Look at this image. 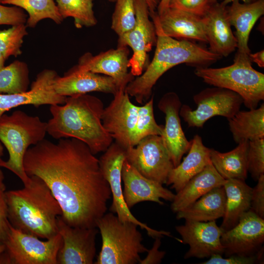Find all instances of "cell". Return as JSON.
<instances>
[{
	"mask_svg": "<svg viewBox=\"0 0 264 264\" xmlns=\"http://www.w3.org/2000/svg\"><path fill=\"white\" fill-rule=\"evenodd\" d=\"M23 166L28 176H37L46 183L67 224L96 227L111 193L99 159L84 142L74 138H61L57 143L44 139L28 149Z\"/></svg>",
	"mask_w": 264,
	"mask_h": 264,
	"instance_id": "1",
	"label": "cell"
},
{
	"mask_svg": "<svg viewBox=\"0 0 264 264\" xmlns=\"http://www.w3.org/2000/svg\"><path fill=\"white\" fill-rule=\"evenodd\" d=\"M104 109L102 101L95 96H67L65 104L50 105L52 118L47 122V132L57 139H78L94 155L104 152L113 138L103 125Z\"/></svg>",
	"mask_w": 264,
	"mask_h": 264,
	"instance_id": "2",
	"label": "cell"
},
{
	"mask_svg": "<svg viewBox=\"0 0 264 264\" xmlns=\"http://www.w3.org/2000/svg\"><path fill=\"white\" fill-rule=\"evenodd\" d=\"M157 40L154 54L144 72L129 83L125 91L139 104L149 99L152 89L160 77L167 70L181 64L197 67H206L221 57L205 47L185 40H177L166 35L152 13Z\"/></svg>",
	"mask_w": 264,
	"mask_h": 264,
	"instance_id": "3",
	"label": "cell"
},
{
	"mask_svg": "<svg viewBox=\"0 0 264 264\" xmlns=\"http://www.w3.org/2000/svg\"><path fill=\"white\" fill-rule=\"evenodd\" d=\"M29 177L23 188L5 191L8 220L17 230L49 239L58 233L57 220L62 210L43 180Z\"/></svg>",
	"mask_w": 264,
	"mask_h": 264,
	"instance_id": "4",
	"label": "cell"
},
{
	"mask_svg": "<svg viewBox=\"0 0 264 264\" xmlns=\"http://www.w3.org/2000/svg\"><path fill=\"white\" fill-rule=\"evenodd\" d=\"M47 132V122L38 116H30L17 110L11 115L0 116V141L6 147L9 158L0 160V167L15 174L24 185L31 181L23 166L24 155L31 145H35L44 139Z\"/></svg>",
	"mask_w": 264,
	"mask_h": 264,
	"instance_id": "5",
	"label": "cell"
},
{
	"mask_svg": "<svg viewBox=\"0 0 264 264\" xmlns=\"http://www.w3.org/2000/svg\"><path fill=\"white\" fill-rule=\"evenodd\" d=\"M137 226L131 221H121L113 213H105L96 223L102 244L94 264H139L140 254L148 250L142 243Z\"/></svg>",
	"mask_w": 264,
	"mask_h": 264,
	"instance_id": "6",
	"label": "cell"
},
{
	"mask_svg": "<svg viewBox=\"0 0 264 264\" xmlns=\"http://www.w3.org/2000/svg\"><path fill=\"white\" fill-rule=\"evenodd\" d=\"M194 72L209 85L237 93L250 110L257 108L264 99V74L253 68L249 56L236 54L230 66L197 67Z\"/></svg>",
	"mask_w": 264,
	"mask_h": 264,
	"instance_id": "7",
	"label": "cell"
},
{
	"mask_svg": "<svg viewBox=\"0 0 264 264\" xmlns=\"http://www.w3.org/2000/svg\"><path fill=\"white\" fill-rule=\"evenodd\" d=\"M62 243L59 233L43 241L10 225L4 243L5 250L0 255V264H57V255Z\"/></svg>",
	"mask_w": 264,
	"mask_h": 264,
	"instance_id": "8",
	"label": "cell"
},
{
	"mask_svg": "<svg viewBox=\"0 0 264 264\" xmlns=\"http://www.w3.org/2000/svg\"><path fill=\"white\" fill-rule=\"evenodd\" d=\"M197 107L192 110L182 105L179 115L188 127L201 128L210 118L221 116L229 119L238 111L243 103L242 98L230 90L215 87L203 89L193 97Z\"/></svg>",
	"mask_w": 264,
	"mask_h": 264,
	"instance_id": "9",
	"label": "cell"
},
{
	"mask_svg": "<svg viewBox=\"0 0 264 264\" xmlns=\"http://www.w3.org/2000/svg\"><path fill=\"white\" fill-rule=\"evenodd\" d=\"M126 156V149L115 142L111 144L99 159L102 172L109 184L112 196L110 211L115 213L121 221L132 222L145 229L152 237L162 238L164 235L171 237L169 232L154 230L138 220L127 206L121 185L122 169Z\"/></svg>",
	"mask_w": 264,
	"mask_h": 264,
	"instance_id": "10",
	"label": "cell"
},
{
	"mask_svg": "<svg viewBox=\"0 0 264 264\" xmlns=\"http://www.w3.org/2000/svg\"><path fill=\"white\" fill-rule=\"evenodd\" d=\"M126 160L145 177L166 184L174 167L161 136L150 135L126 150Z\"/></svg>",
	"mask_w": 264,
	"mask_h": 264,
	"instance_id": "11",
	"label": "cell"
},
{
	"mask_svg": "<svg viewBox=\"0 0 264 264\" xmlns=\"http://www.w3.org/2000/svg\"><path fill=\"white\" fill-rule=\"evenodd\" d=\"M136 23L129 31L118 37L117 46H129L132 55L129 59L130 72L135 77L141 75L148 64V53L156 44L157 36L149 9L145 0H134Z\"/></svg>",
	"mask_w": 264,
	"mask_h": 264,
	"instance_id": "12",
	"label": "cell"
},
{
	"mask_svg": "<svg viewBox=\"0 0 264 264\" xmlns=\"http://www.w3.org/2000/svg\"><path fill=\"white\" fill-rule=\"evenodd\" d=\"M125 89L113 95L104 109L103 125L115 142L126 150L134 147V138L138 120L139 106L132 103Z\"/></svg>",
	"mask_w": 264,
	"mask_h": 264,
	"instance_id": "13",
	"label": "cell"
},
{
	"mask_svg": "<svg viewBox=\"0 0 264 264\" xmlns=\"http://www.w3.org/2000/svg\"><path fill=\"white\" fill-rule=\"evenodd\" d=\"M220 242L225 257L247 256L264 252V219L248 210L231 229L223 232Z\"/></svg>",
	"mask_w": 264,
	"mask_h": 264,
	"instance_id": "14",
	"label": "cell"
},
{
	"mask_svg": "<svg viewBox=\"0 0 264 264\" xmlns=\"http://www.w3.org/2000/svg\"><path fill=\"white\" fill-rule=\"evenodd\" d=\"M58 233L62 243L57 255V264H92L96 255V227L70 226L63 219L57 218Z\"/></svg>",
	"mask_w": 264,
	"mask_h": 264,
	"instance_id": "15",
	"label": "cell"
},
{
	"mask_svg": "<svg viewBox=\"0 0 264 264\" xmlns=\"http://www.w3.org/2000/svg\"><path fill=\"white\" fill-rule=\"evenodd\" d=\"M175 228L181 237V242L189 246L184 256L185 259H203L223 254L220 242L223 231L215 220L203 222L185 220L184 225L176 226Z\"/></svg>",
	"mask_w": 264,
	"mask_h": 264,
	"instance_id": "16",
	"label": "cell"
},
{
	"mask_svg": "<svg viewBox=\"0 0 264 264\" xmlns=\"http://www.w3.org/2000/svg\"><path fill=\"white\" fill-rule=\"evenodd\" d=\"M130 50L128 46H119L96 55L90 52L83 54L77 65L73 67L80 71H88L113 78L119 89H125L134 76L128 71Z\"/></svg>",
	"mask_w": 264,
	"mask_h": 264,
	"instance_id": "17",
	"label": "cell"
},
{
	"mask_svg": "<svg viewBox=\"0 0 264 264\" xmlns=\"http://www.w3.org/2000/svg\"><path fill=\"white\" fill-rule=\"evenodd\" d=\"M58 76L52 69L39 72L29 90L17 94H0V116L6 111L20 106L31 105L38 107L44 105H63L66 97L57 94L54 83Z\"/></svg>",
	"mask_w": 264,
	"mask_h": 264,
	"instance_id": "18",
	"label": "cell"
},
{
	"mask_svg": "<svg viewBox=\"0 0 264 264\" xmlns=\"http://www.w3.org/2000/svg\"><path fill=\"white\" fill-rule=\"evenodd\" d=\"M181 106L178 96L174 92L164 94L158 103L159 110L165 115V124L161 136L174 167L180 163L191 144L182 129L179 115Z\"/></svg>",
	"mask_w": 264,
	"mask_h": 264,
	"instance_id": "19",
	"label": "cell"
},
{
	"mask_svg": "<svg viewBox=\"0 0 264 264\" xmlns=\"http://www.w3.org/2000/svg\"><path fill=\"white\" fill-rule=\"evenodd\" d=\"M122 180L124 200L129 209L145 201L163 205L161 198L172 201L175 196L162 184L143 176L126 159L122 169Z\"/></svg>",
	"mask_w": 264,
	"mask_h": 264,
	"instance_id": "20",
	"label": "cell"
},
{
	"mask_svg": "<svg viewBox=\"0 0 264 264\" xmlns=\"http://www.w3.org/2000/svg\"><path fill=\"white\" fill-rule=\"evenodd\" d=\"M56 92L71 96L97 91L114 95L119 90L115 80L108 76L88 71L70 69L63 76L56 77L54 83Z\"/></svg>",
	"mask_w": 264,
	"mask_h": 264,
	"instance_id": "21",
	"label": "cell"
},
{
	"mask_svg": "<svg viewBox=\"0 0 264 264\" xmlns=\"http://www.w3.org/2000/svg\"><path fill=\"white\" fill-rule=\"evenodd\" d=\"M150 13L154 15L166 35L178 40L208 43L203 17L169 7L160 14L155 11Z\"/></svg>",
	"mask_w": 264,
	"mask_h": 264,
	"instance_id": "22",
	"label": "cell"
},
{
	"mask_svg": "<svg viewBox=\"0 0 264 264\" xmlns=\"http://www.w3.org/2000/svg\"><path fill=\"white\" fill-rule=\"evenodd\" d=\"M209 50L227 57L237 47V40L228 19L226 6L217 2L203 16Z\"/></svg>",
	"mask_w": 264,
	"mask_h": 264,
	"instance_id": "23",
	"label": "cell"
},
{
	"mask_svg": "<svg viewBox=\"0 0 264 264\" xmlns=\"http://www.w3.org/2000/svg\"><path fill=\"white\" fill-rule=\"evenodd\" d=\"M231 3L230 6H226V10L231 25L236 29V54L248 56L251 53L248 45L249 35L257 20L264 14V0L248 3L234 0Z\"/></svg>",
	"mask_w": 264,
	"mask_h": 264,
	"instance_id": "24",
	"label": "cell"
},
{
	"mask_svg": "<svg viewBox=\"0 0 264 264\" xmlns=\"http://www.w3.org/2000/svg\"><path fill=\"white\" fill-rule=\"evenodd\" d=\"M191 143L187 155L173 168L167 178L166 184L171 185L176 192L211 162L210 149L204 145L199 135H195Z\"/></svg>",
	"mask_w": 264,
	"mask_h": 264,
	"instance_id": "25",
	"label": "cell"
},
{
	"mask_svg": "<svg viewBox=\"0 0 264 264\" xmlns=\"http://www.w3.org/2000/svg\"><path fill=\"white\" fill-rule=\"evenodd\" d=\"M225 181L211 162L176 192L172 201V211L177 213L213 188L223 186Z\"/></svg>",
	"mask_w": 264,
	"mask_h": 264,
	"instance_id": "26",
	"label": "cell"
},
{
	"mask_svg": "<svg viewBox=\"0 0 264 264\" xmlns=\"http://www.w3.org/2000/svg\"><path fill=\"white\" fill-rule=\"evenodd\" d=\"M226 204L223 186L213 188L196 201L176 213L177 220L210 221L222 218Z\"/></svg>",
	"mask_w": 264,
	"mask_h": 264,
	"instance_id": "27",
	"label": "cell"
},
{
	"mask_svg": "<svg viewBox=\"0 0 264 264\" xmlns=\"http://www.w3.org/2000/svg\"><path fill=\"white\" fill-rule=\"evenodd\" d=\"M223 187L226 204L220 228L225 232L235 226L242 215L249 210L252 188L245 180L238 179L226 180Z\"/></svg>",
	"mask_w": 264,
	"mask_h": 264,
	"instance_id": "28",
	"label": "cell"
},
{
	"mask_svg": "<svg viewBox=\"0 0 264 264\" xmlns=\"http://www.w3.org/2000/svg\"><path fill=\"white\" fill-rule=\"evenodd\" d=\"M248 141H241L235 148L226 153H220L210 149L211 163L224 179L243 180L246 179L248 173L247 154Z\"/></svg>",
	"mask_w": 264,
	"mask_h": 264,
	"instance_id": "29",
	"label": "cell"
},
{
	"mask_svg": "<svg viewBox=\"0 0 264 264\" xmlns=\"http://www.w3.org/2000/svg\"><path fill=\"white\" fill-rule=\"evenodd\" d=\"M234 141H251L264 138V104L249 110L238 111L227 119Z\"/></svg>",
	"mask_w": 264,
	"mask_h": 264,
	"instance_id": "30",
	"label": "cell"
},
{
	"mask_svg": "<svg viewBox=\"0 0 264 264\" xmlns=\"http://www.w3.org/2000/svg\"><path fill=\"white\" fill-rule=\"evenodd\" d=\"M0 3L25 10L28 15L25 23L27 27L34 28L45 19H51L56 24H61L64 20L54 0H1Z\"/></svg>",
	"mask_w": 264,
	"mask_h": 264,
	"instance_id": "31",
	"label": "cell"
},
{
	"mask_svg": "<svg viewBox=\"0 0 264 264\" xmlns=\"http://www.w3.org/2000/svg\"><path fill=\"white\" fill-rule=\"evenodd\" d=\"M29 70L26 63L16 60L0 69V94H17L28 90Z\"/></svg>",
	"mask_w": 264,
	"mask_h": 264,
	"instance_id": "32",
	"label": "cell"
},
{
	"mask_svg": "<svg viewBox=\"0 0 264 264\" xmlns=\"http://www.w3.org/2000/svg\"><path fill=\"white\" fill-rule=\"evenodd\" d=\"M60 14L64 19L72 17L76 28L91 27L97 20L93 11V0H55Z\"/></svg>",
	"mask_w": 264,
	"mask_h": 264,
	"instance_id": "33",
	"label": "cell"
},
{
	"mask_svg": "<svg viewBox=\"0 0 264 264\" xmlns=\"http://www.w3.org/2000/svg\"><path fill=\"white\" fill-rule=\"evenodd\" d=\"M111 28L119 36L132 29L136 23L134 0H116Z\"/></svg>",
	"mask_w": 264,
	"mask_h": 264,
	"instance_id": "34",
	"label": "cell"
},
{
	"mask_svg": "<svg viewBox=\"0 0 264 264\" xmlns=\"http://www.w3.org/2000/svg\"><path fill=\"white\" fill-rule=\"evenodd\" d=\"M154 97L144 105L139 106L138 120L134 138L135 146L143 138L150 135L162 134L163 125H159L156 122L154 114Z\"/></svg>",
	"mask_w": 264,
	"mask_h": 264,
	"instance_id": "35",
	"label": "cell"
},
{
	"mask_svg": "<svg viewBox=\"0 0 264 264\" xmlns=\"http://www.w3.org/2000/svg\"><path fill=\"white\" fill-rule=\"evenodd\" d=\"M25 24H20L0 30V53L6 60L22 53L21 47L24 37L28 34Z\"/></svg>",
	"mask_w": 264,
	"mask_h": 264,
	"instance_id": "36",
	"label": "cell"
},
{
	"mask_svg": "<svg viewBox=\"0 0 264 264\" xmlns=\"http://www.w3.org/2000/svg\"><path fill=\"white\" fill-rule=\"evenodd\" d=\"M247 159L248 172L256 181L264 174V138L248 141Z\"/></svg>",
	"mask_w": 264,
	"mask_h": 264,
	"instance_id": "37",
	"label": "cell"
},
{
	"mask_svg": "<svg viewBox=\"0 0 264 264\" xmlns=\"http://www.w3.org/2000/svg\"><path fill=\"white\" fill-rule=\"evenodd\" d=\"M218 0H170L169 7L204 16Z\"/></svg>",
	"mask_w": 264,
	"mask_h": 264,
	"instance_id": "38",
	"label": "cell"
},
{
	"mask_svg": "<svg viewBox=\"0 0 264 264\" xmlns=\"http://www.w3.org/2000/svg\"><path fill=\"white\" fill-rule=\"evenodd\" d=\"M27 15L19 7L7 6L0 3V25H15L25 24Z\"/></svg>",
	"mask_w": 264,
	"mask_h": 264,
	"instance_id": "39",
	"label": "cell"
},
{
	"mask_svg": "<svg viewBox=\"0 0 264 264\" xmlns=\"http://www.w3.org/2000/svg\"><path fill=\"white\" fill-rule=\"evenodd\" d=\"M263 252L256 255L243 256L233 255L223 258L222 255L215 254L209 260L202 263V264H253L260 262L262 259Z\"/></svg>",
	"mask_w": 264,
	"mask_h": 264,
	"instance_id": "40",
	"label": "cell"
},
{
	"mask_svg": "<svg viewBox=\"0 0 264 264\" xmlns=\"http://www.w3.org/2000/svg\"><path fill=\"white\" fill-rule=\"evenodd\" d=\"M257 181V185L252 188L249 210L264 219V174Z\"/></svg>",
	"mask_w": 264,
	"mask_h": 264,
	"instance_id": "41",
	"label": "cell"
},
{
	"mask_svg": "<svg viewBox=\"0 0 264 264\" xmlns=\"http://www.w3.org/2000/svg\"><path fill=\"white\" fill-rule=\"evenodd\" d=\"M5 191L0 188V244H3L8 237L11 225L8 218Z\"/></svg>",
	"mask_w": 264,
	"mask_h": 264,
	"instance_id": "42",
	"label": "cell"
},
{
	"mask_svg": "<svg viewBox=\"0 0 264 264\" xmlns=\"http://www.w3.org/2000/svg\"><path fill=\"white\" fill-rule=\"evenodd\" d=\"M152 248L147 251L148 254L143 260H141L140 264H156L161 262L165 255V252L159 251L161 244V238L156 237Z\"/></svg>",
	"mask_w": 264,
	"mask_h": 264,
	"instance_id": "43",
	"label": "cell"
},
{
	"mask_svg": "<svg viewBox=\"0 0 264 264\" xmlns=\"http://www.w3.org/2000/svg\"><path fill=\"white\" fill-rule=\"evenodd\" d=\"M248 56L251 62H255L261 67H264V49L255 53H250Z\"/></svg>",
	"mask_w": 264,
	"mask_h": 264,
	"instance_id": "44",
	"label": "cell"
},
{
	"mask_svg": "<svg viewBox=\"0 0 264 264\" xmlns=\"http://www.w3.org/2000/svg\"><path fill=\"white\" fill-rule=\"evenodd\" d=\"M110 2H115L116 0H108ZM149 9L150 12L155 11L160 0H145Z\"/></svg>",
	"mask_w": 264,
	"mask_h": 264,
	"instance_id": "45",
	"label": "cell"
},
{
	"mask_svg": "<svg viewBox=\"0 0 264 264\" xmlns=\"http://www.w3.org/2000/svg\"><path fill=\"white\" fill-rule=\"evenodd\" d=\"M4 149L2 143L0 141V160L3 155ZM4 175L2 171L0 169V188L6 190V186L4 183Z\"/></svg>",
	"mask_w": 264,
	"mask_h": 264,
	"instance_id": "46",
	"label": "cell"
},
{
	"mask_svg": "<svg viewBox=\"0 0 264 264\" xmlns=\"http://www.w3.org/2000/svg\"><path fill=\"white\" fill-rule=\"evenodd\" d=\"M169 1L170 0H160L157 8L158 14L162 13L169 8Z\"/></svg>",
	"mask_w": 264,
	"mask_h": 264,
	"instance_id": "47",
	"label": "cell"
},
{
	"mask_svg": "<svg viewBox=\"0 0 264 264\" xmlns=\"http://www.w3.org/2000/svg\"><path fill=\"white\" fill-rule=\"evenodd\" d=\"M234 0H239V1L242 0L243 2V3H251V2H254L256 1V0H222V2L220 3L224 6H227V4H228L229 3H230L233 1H234Z\"/></svg>",
	"mask_w": 264,
	"mask_h": 264,
	"instance_id": "48",
	"label": "cell"
},
{
	"mask_svg": "<svg viewBox=\"0 0 264 264\" xmlns=\"http://www.w3.org/2000/svg\"><path fill=\"white\" fill-rule=\"evenodd\" d=\"M6 59L2 56V55L0 53V69L3 67L4 66V63Z\"/></svg>",
	"mask_w": 264,
	"mask_h": 264,
	"instance_id": "49",
	"label": "cell"
},
{
	"mask_svg": "<svg viewBox=\"0 0 264 264\" xmlns=\"http://www.w3.org/2000/svg\"><path fill=\"white\" fill-rule=\"evenodd\" d=\"M5 245L3 244H0V255L4 251Z\"/></svg>",
	"mask_w": 264,
	"mask_h": 264,
	"instance_id": "50",
	"label": "cell"
},
{
	"mask_svg": "<svg viewBox=\"0 0 264 264\" xmlns=\"http://www.w3.org/2000/svg\"><path fill=\"white\" fill-rule=\"evenodd\" d=\"M1 0H0V2H1Z\"/></svg>",
	"mask_w": 264,
	"mask_h": 264,
	"instance_id": "51",
	"label": "cell"
}]
</instances>
